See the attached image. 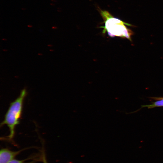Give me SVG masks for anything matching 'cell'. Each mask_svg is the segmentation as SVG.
<instances>
[{
	"mask_svg": "<svg viewBox=\"0 0 163 163\" xmlns=\"http://www.w3.org/2000/svg\"><path fill=\"white\" fill-rule=\"evenodd\" d=\"M27 95L25 88L21 91L19 96L11 103L5 116L3 121L1 123V127L6 125L8 127L10 133L7 137V139L12 141L15 134V129L19 123L21 118L24 101Z\"/></svg>",
	"mask_w": 163,
	"mask_h": 163,
	"instance_id": "1",
	"label": "cell"
},
{
	"mask_svg": "<svg viewBox=\"0 0 163 163\" xmlns=\"http://www.w3.org/2000/svg\"><path fill=\"white\" fill-rule=\"evenodd\" d=\"M100 13L104 24V26L101 27L103 28V33L106 31L110 37H120L130 40L133 33L126 25L131 24L113 17L107 11L101 10Z\"/></svg>",
	"mask_w": 163,
	"mask_h": 163,
	"instance_id": "2",
	"label": "cell"
},
{
	"mask_svg": "<svg viewBox=\"0 0 163 163\" xmlns=\"http://www.w3.org/2000/svg\"><path fill=\"white\" fill-rule=\"evenodd\" d=\"M23 150L11 151L7 148H3L0 151V163H8L14 159Z\"/></svg>",
	"mask_w": 163,
	"mask_h": 163,
	"instance_id": "3",
	"label": "cell"
},
{
	"mask_svg": "<svg viewBox=\"0 0 163 163\" xmlns=\"http://www.w3.org/2000/svg\"><path fill=\"white\" fill-rule=\"evenodd\" d=\"M155 101L152 104L142 106V107H146L148 108H152L156 107H163V97H156Z\"/></svg>",
	"mask_w": 163,
	"mask_h": 163,
	"instance_id": "4",
	"label": "cell"
},
{
	"mask_svg": "<svg viewBox=\"0 0 163 163\" xmlns=\"http://www.w3.org/2000/svg\"><path fill=\"white\" fill-rule=\"evenodd\" d=\"M27 159H24L23 160H18L14 159L10 161L8 163H32L33 162H26L25 161Z\"/></svg>",
	"mask_w": 163,
	"mask_h": 163,
	"instance_id": "5",
	"label": "cell"
},
{
	"mask_svg": "<svg viewBox=\"0 0 163 163\" xmlns=\"http://www.w3.org/2000/svg\"><path fill=\"white\" fill-rule=\"evenodd\" d=\"M42 155V160L43 163H48L46 161L45 154L44 152H43Z\"/></svg>",
	"mask_w": 163,
	"mask_h": 163,
	"instance_id": "6",
	"label": "cell"
}]
</instances>
